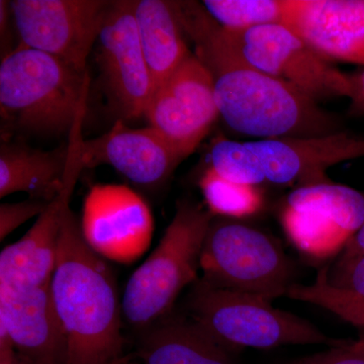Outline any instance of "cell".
Segmentation results:
<instances>
[{"instance_id": "obj_12", "label": "cell", "mask_w": 364, "mask_h": 364, "mask_svg": "<svg viewBox=\"0 0 364 364\" xmlns=\"http://www.w3.org/2000/svg\"><path fill=\"white\" fill-rule=\"evenodd\" d=\"M98 63L117 111L126 119L145 116L154 81L139 40L134 1H112L98 36Z\"/></svg>"}, {"instance_id": "obj_7", "label": "cell", "mask_w": 364, "mask_h": 364, "mask_svg": "<svg viewBox=\"0 0 364 364\" xmlns=\"http://www.w3.org/2000/svg\"><path fill=\"white\" fill-rule=\"evenodd\" d=\"M214 33L244 64L289 83L316 102L350 97L349 75L332 66L286 26L229 31L215 21Z\"/></svg>"}, {"instance_id": "obj_6", "label": "cell", "mask_w": 364, "mask_h": 364, "mask_svg": "<svg viewBox=\"0 0 364 364\" xmlns=\"http://www.w3.org/2000/svg\"><path fill=\"white\" fill-rule=\"evenodd\" d=\"M203 282L215 289L272 301L291 286V261L272 237L229 218L215 217L200 256Z\"/></svg>"}, {"instance_id": "obj_10", "label": "cell", "mask_w": 364, "mask_h": 364, "mask_svg": "<svg viewBox=\"0 0 364 364\" xmlns=\"http://www.w3.org/2000/svg\"><path fill=\"white\" fill-rule=\"evenodd\" d=\"M144 117L182 159L195 152L220 117L212 74L196 54L155 90Z\"/></svg>"}, {"instance_id": "obj_4", "label": "cell", "mask_w": 364, "mask_h": 364, "mask_svg": "<svg viewBox=\"0 0 364 364\" xmlns=\"http://www.w3.org/2000/svg\"><path fill=\"white\" fill-rule=\"evenodd\" d=\"M214 218L198 203H178L157 247L124 287L122 308L129 324L146 330L168 317L181 291L198 279L203 242Z\"/></svg>"}, {"instance_id": "obj_21", "label": "cell", "mask_w": 364, "mask_h": 364, "mask_svg": "<svg viewBox=\"0 0 364 364\" xmlns=\"http://www.w3.org/2000/svg\"><path fill=\"white\" fill-rule=\"evenodd\" d=\"M200 188L215 217L242 219L259 212L263 196L256 186L236 183L208 167L200 179Z\"/></svg>"}, {"instance_id": "obj_22", "label": "cell", "mask_w": 364, "mask_h": 364, "mask_svg": "<svg viewBox=\"0 0 364 364\" xmlns=\"http://www.w3.org/2000/svg\"><path fill=\"white\" fill-rule=\"evenodd\" d=\"M202 6L218 25L229 31L282 25L284 18V0H205Z\"/></svg>"}, {"instance_id": "obj_11", "label": "cell", "mask_w": 364, "mask_h": 364, "mask_svg": "<svg viewBox=\"0 0 364 364\" xmlns=\"http://www.w3.org/2000/svg\"><path fill=\"white\" fill-rule=\"evenodd\" d=\"M80 227L95 253L129 265L149 249L154 219L146 200L128 186L95 184L85 198Z\"/></svg>"}, {"instance_id": "obj_13", "label": "cell", "mask_w": 364, "mask_h": 364, "mask_svg": "<svg viewBox=\"0 0 364 364\" xmlns=\"http://www.w3.org/2000/svg\"><path fill=\"white\" fill-rule=\"evenodd\" d=\"M82 141L77 136L69 140L63 191L49 203L23 238L1 251L0 287H39L51 282L56 267L62 215L70 203L79 176L85 170L81 159Z\"/></svg>"}, {"instance_id": "obj_16", "label": "cell", "mask_w": 364, "mask_h": 364, "mask_svg": "<svg viewBox=\"0 0 364 364\" xmlns=\"http://www.w3.org/2000/svg\"><path fill=\"white\" fill-rule=\"evenodd\" d=\"M81 159L85 169L109 165L144 188L162 186L183 160L152 127L132 129L123 121L104 135L83 140Z\"/></svg>"}, {"instance_id": "obj_14", "label": "cell", "mask_w": 364, "mask_h": 364, "mask_svg": "<svg viewBox=\"0 0 364 364\" xmlns=\"http://www.w3.org/2000/svg\"><path fill=\"white\" fill-rule=\"evenodd\" d=\"M247 143L257 155L267 181L279 186L298 183L299 188L331 182L330 167L364 157V136L337 132L313 138L261 139Z\"/></svg>"}, {"instance_id": "obj_2", "label": "cell", "mask_w": 364, "mask_h": 364, "mask_svg": "<svg viewBox=\"0 0 364 364\" xmlns=\"http://www.w3.org/2000/svg\"><path fill=\"white\" fill-rule=\"evenodd\" d=\"M50 289L66 335L68 364H124L116 277L86 243L70 203L62 215Z\"/></svg>"}, {"instance_id": "obj_28", "label": "cell", "mask_w": 364, "mask_h": 364, "mask_svg": "<svg viewBox=\"0 0 364 364\" xmlns=\"http://www.w3.org/2000/svg\"><path fill=\"white\" fill-rule=\"evenodd\" d=\"M364 255V224L360 229L347 242L343 250L340 252L339 258L333 267H341L350 261Z\"/></svg>"}, {"instance_id": "obj_18", "label": "cell", "mask_w": 364, "mask_h": 364, "mask_svg": "<svg viewBox=\"0 0 364 364\" xmlns=\"http://www.w3.org/2000/svg\"><path fill=\"white\" fill-rule=\"evenodd\" d=\"M68 145L44 151L21 141L2 138L0 145V198L25 193L32 200L51 203L65 184Z\"/></svg>"}, {"instance_id": "obj_25", "label": "cell", "mask_w": 364, "mask_h": 364, "mask_svg": "<svg viewBox=\"0 0 364 364\" xmlns=\"http://www.w3.org/2000/svg\"><path fill=\"white\" fill-rule=\"evenodd\" d=\"M328 284L340 293L364 299V255L341 265L324 267Z\"/></svg>"}, {"instance_id": "obj_15", "label": "cell", "mask_w": 364, "mask_h": 364, "mask_svg": "<svg viewBox=\"0 0 364 364\" xmlns=\"http://www.w3.org/2000/svg\"><path fill=\"white\" fill-rule=\"evenodd\" d=\"M50 284L0 287V326L26 364H68L66 335Z\"/></svg>"}, {"instance_id": "obj_29", "label": "cell", "mask_w": 364, "mask_h": 364, "mask_svg": "<svg viewBox=\"0 0 364 364\" xmlns=\"http://www.w3.org/2000/svg\"><path fill=\"white\" fill-rule=\"evenodd\" d=\"M351 93L350 114L352 116H364V71L349 75Z\"/></svg>"}, {"instance_id": "obj_9", "label": "cell", "mask_w": 364, "mask_h": 364, "mask_svg": "<svg viewBox=\"0 0 364 364\" xmlns=\"http://www.w3.org/2000/svg\"><path fill=\"white\" fill-rule=\"evenodd\" d=\"M282 224L301 253L326 259L341 252L364 224V195L342 184L294 189L287 198Z\"/></svg>"}, {"instance_id": "obj_23", "label": "cell", "mask_w": 364, "mask_h": 364, "mask_svg": "<svg viewBox=\"0 0 364 364\" xmlns=\"http://www.w3.org/2000/svg\"><path fill=\"white\" fill-rule=\"evenodd\" d=\"M286 296L320 306L349 324L364 328V299L347 296L330 286L326 279L324 268L318 270L314 284L306 286L293 284L287 289Z\"/></svg>"}, {"instance_id": "obj_3", "label": "cell", "mask_w": 364, "mask_h": 364, "mask_svg": "<svg viewBox=\"0 0 364 364\" xmlns=\"http://www.w3.org/2000/svg\"><path fill=\"white\" fill-rule=\"evenodd\" d=\"M88 90L87 71L18 46L0 65L2 128L33 135L70 133L86 109Z\"/></svg>"}, {"instance_id": "obj_24", "label": "cell", "mask_w": 364, "mask_h": 364, "mask_svg": "<svg viewBox=\"0 0 364 364\" xmlns=\"http://www.w3.org/2000/svg\"><path fill=\"white\" fill-rule=\"evenodd\" d=\"M210 157V168L228 181L253 186L267 181L262 163L246 142L220 139Z\"/></svg>"}, {"instance_id": "obj_5", "label": "cell", "mask_w": 364, "mask_h": 364, "mask_svg": "<svg viewBox=\"0 0 364 364\" xmlns=\"http://www.w3.org/2000/svg\"><path fill=\"white\" fill-rule=\"evenodd\" d=\"M272 303L252 294L215 289L198 279L186 298V310L189 318L232 352L284 345L332 347L343 341L330 338L306 318Z\"/></svg>"}, {"instance_id": "obj_17", "label": "cell", "mask_w": 364, "mask_h": 364, "mask_svg": "<svg viewBox=\"0 0 364 364\" xmlns=\"http://www.w3.org/2000/svg\"><path fill=\"white\" fill-rule=\"evenodd\" d=\"M282 25L328 61L364 65V0H284Z\"/></svg>"}, {"instance_id": "obj_20", "label": "cell", "mask_w": 364, "mask_h": 364, "mask_svg": "<svg viewBox=\"0 0 364 364\" xmlns=\"http://www.w3.org/2000/svg\"><path fill=\"white\" fill-rule=\"evenodd\" d=\"M134 16L144 57L156 90L191 53L182 38L173 2L135 0Z\"/></svg>"}, {"instance_id": "obj_27", "label": "cell", "mask_w": 364, "mask_h": 364, "mask_svg": "<svg viewBox=\"0 0 364 364\" xmlns=\"http://www.w3.org/2000/svg\"><path fill=\"white\" fill-rule=\"evenodd\" d=\"M49 203L32 200L0 205V240H4L14 230L18 229L33 217H39Z\"/></svg>"}, {"instance_id": "obj_19", "label": "cell", "mask_w": 364, "mask_h": 364, "mask_svg": "<svg viewBox=\"0 0 364 364\" xmlns=\"http://www.w3.org/2000/svg\"><path fill=\"white\" fill-rule=\"evenodd\" d=\"M224 345L191 318H164L146 329L138 347L143 364H239Z\"/></svg>"}, {"instance_id": "obj_8", "label": "cell", "mask_w": 364, "mask_h": 364, "mask_svg": "<svg viewBox=\"0 0 364 364\" xmlns=\"http://www.w3.org/2000/svg\"><path fill=\"white\" fill-rule=\"evenodd\" d=\"M112 1L14 0L11 16L21 45L51 55L76 70L86 63Z\"/></svg>"}, {"instance_id": "obj_26", "label": "cell", "mask_w": 364, "mask_h": 364, "mask_svg": "<svg viewBox=\"0 0 364 364\" xmlns=\"http://www.w3.org/2000/svg\"><path fill=\"white\" fill-rule=\"evenodd\" d=\"M286 364H364V336L358 340H343L328 350Z\"/></svg>"}, {"instance_id": "obj_1", "label": "cell", "mask_w": 364, "mask_h": 364, "mask_svg": "<svg viewBox=\"0 0 364 364\" xmlns=\"http://www.w3.org/2000/svg\"><path fill=\"white\" fill-rule=\"evenodd\" d=\"M177 16L210 70L220 117L237 133L263 139L313 138L341 131L338 119L296 87L246 65L215 38V21L196 2Z\"/></svg>"}]
</instances>
